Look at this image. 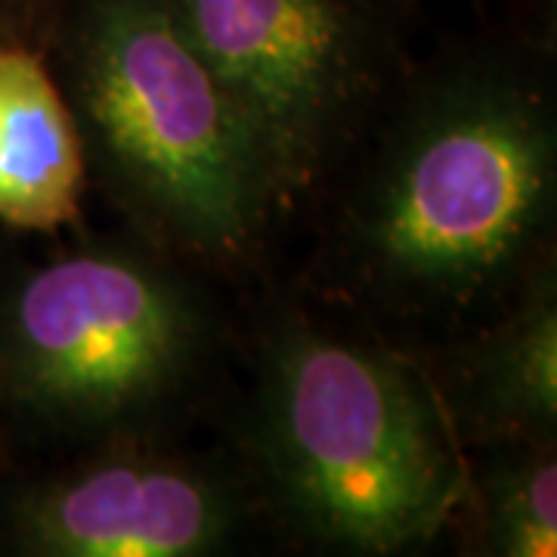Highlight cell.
<instances>
[{"instance_id": "obj_3", "label": "cell", "mask_w": 557, "mask_h": 557, "mask_svg": "<svg viewBox=\"0 0 557 557\" xmlns=\"http://www.w3.org/2000/svg\"><path fill=\"white\" fill-rule=\"evenodd\" d=\"M258 397L263 471L319 542L403 552L437 536L468 493L437 403L397 359L292 329L267 357Z\"/></svg>"}, {"instance_id": "obj_6", "label": "cell", "mask_w": 557, "mask_h": 557, "mask_svg": "<svg viewBox=\"0 0 557 557\" xmlns=\"http://www.w3.org/2000/svg\"><path fill=\"white\" fill-rule=\"evenodd\" d=\"M7 527L25 555L193 557L233 530V502L180 461L112 456L28 486Z\"/></svg>"}, {"instance_id": "obj_4", "label": "cell", "mask_w": 557, "mask_h": 557, "mask_svg": "<svg viewBox=\"0 0 557 557\" xmlns=\"http://www.w3.org/2000/svg\"><path fill=\"white\" fill-rule=\"evenodd\" d=\"M201 322L177 278L127 251H78L25 276L3 313V369L44 421L102 431L168 399L199 357Z\"/></svg>"}, {"instance_id": "obj_1", "label": "cell", "mask_w": 557, "mask_h": 557, "mask_svg": "<svg viewBox=\"0 0 557 557\" xmlns=\"http://www.w3.org/2000/svg\"><path fill=\"white\" fill-rule=\"evenodd\" d=\"M557 127L515 69L461 65L416 87L341 218L344 270L399 317L456 319L502 298L555 223Z\"/></svg>"}, {"instance_id": "obj_7", "label": "cell", "mask_w": 557, "mask_h": 557, "mask_svg": "<svg viewBox=\"0 0 557 557\" xmlns=\"http://www.w3.org/2000/svg\"><path fill=\"white\" fill-rule=\"evenodd\" d=\"M84 146L57 81L38 57L0 47V220L57 230L78 220Z\"/></svg>"}, {"instance_id": "obj_5", "label": "cell", "mask_w": 557, "mask_h": 557, "mask_svg": "<svg viewBox=\"0 0 557 557\" xmlns=\"http://www.w3.org/2000/svg\"><path fill=\"white\" fill-rule=\"evenodd\" d=\"M258 149L273 199L310 189L381 90V44L359 0H168Z\"/></svg>"}, {"instance_id": "obj_8", "label": "cell", "mask_w": 557, "mask_h": 557, "mask_svg": "<svg viewBox=\"0 0 557 557\" xmlns=\"http://www.w3.org/2000/svg\"><path fill=\"white\" fill-rule=\"evenodd\" d=\"M468 399L480 424L552 443L557 424V292L552 273L533 278L518 313L474 350Z\"/></svg>"}, {"instance_id": "obj_2", "label": "cell", "mask_w": 557, "mask_h": 557, "mask_svg": "<svg viewBox=\"0 0 557 557\" xmlns=\"http://www.w3.org/2000/svg\"><path fill=\"white\" fill-rule=\"evenodd\" d=\"M62 78L84 156L131 211L205 258L251 248L270 180L168 0H81Z\"/></svg>"}, {"instance_id": "obj_9", "label": "cell", "mask_w": 557, "mask_h": 557, "mask_svg": "<svg viewBox=\"0 0 557 557\" xmlns=\"http://www.w3.org/2000/svg\"><path fill=\"white\" fill-rule=\"evenodd\" d=\"M486 545L502 557H552L557 552V465L539 443L502 461L483 486Z\"/></svg>"}]
</instances>
